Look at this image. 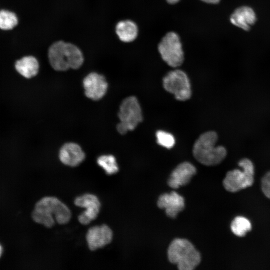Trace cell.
<instances>
[{
    "label": "cell",
    "instance_id": "obj_1",
    "mask_svg": "<svg viewBox=\"0 0 270 270\" xmlns=\"http://www.w3.org/2000/svg\"><path fill=\"white\" fill-rule=\"evenodd\" d=\"M32 217L36 222L50 228L55 222L60 224L68 223L71 212L68 208L56 198L46 196L36 204Z\"/></svg>",
    "mask_w": 270,
    "mask_h": 270
},
{
    "label": "cell",
    "instance_id": "obj_2",
    "mask_svg": "<svg viewBox=\"0 0 270 270\" xmlns=\"http://www.w3.org/2000/svg\"><path fill=\"white\" fill-rule=\"evenodd\" d=\"M48 57L52 68L58 71L77 69L84 62L80 49L72 44L63 41L56 42L50 46Z\"/></svg>",
    "mask_w": 270,
    "mask_h": 270
},
{
    "label": "cell",
    "instance_id": "obj_3",
    "mask_svg": "<svg viewBox=\"0 0 270 270\" xmlns=\"http://www.w3.org/2000/svg\"><path fill=\"white\" fill-rule=\"evenodd\" d=\"M216 133L209 131L202 134L193 146V155L200 163L206 166H214L221 162L226 156L222 146H216Z\"/></svg>",
    "mask_w": 270,
    "mask_h": 270
},
{
    "label": "cell",
    "instance_id": "obj_4",
    "mask_svg": "<svg viewBox=\"0 0 270 270\" xmlns=\"http://www.w3.org/2000/svg\"><path fill=\"white\" fill-rule=\"evenodd\" d=\"M168 257L180 270H192L201 260L200 252L184 238H176L171 242L168 249Z\"/></svg>",
    "mask_w": 270,
    "mask_h": 270
},
{
    "label": "cell",
    "instance_id": "obj_5",
    "mask_svg": "<svg viewBox=\"0 0 270 270\" xmlns=\"http://www.w3.org/2000/svg\"><path fill=\"white\" fill-rule=\"evenodd\" d=\"M242 170L228 171L223 180L224 188L231 192H236L252 186L254 182V169L252 161L244 158L238 163Z\"/></svg>",
    "mask_w": 270,
    "mask_h": 270
},
{
    "label": "cell",
    "instance_id": "obj_6",
    "mask_svg": "<svg viewBox=\"0 0 270 270\" xmlns=\"http://www.w3.org/2000/svg\"><path fill=\"white\" fill-rule=\"evenodd\" d=\"M118 116L120 122L116 128L122 134L134 130L142 120V110L135 96H130L123 100L120 106Z\"/></svg>",
    "mask_w": 270,
    "mask_h": 270
},
{
    "label": "cell",
    "instance_id": "obj_7",
    "mask_svg": "<svg viewBox=\"0 0 270 270\" xmlns=\"http://www.w3.org/2000/svg\"><path fill=\"white\" fill-rule=\"evenodd\" d=\"M158 51L169 66H180L184 60V53L179 36L174 32L166 33L158 44Z\"/></svg>",
    "mask_w": 270,
    "mask_h": 270
},
{
    "label": "cell",
    "instance_id": "obj_8",
    "mask_svg": "<svg viewBox=\"0 0 270 270\" xmlns=\"http://www.w3.org/2000/svg\"><path fill=\"white\" fill-rule=\"evenodd\" d=\"M163 86L168 92L174 95L179 100H186L190 98L192 91L187 74L180 70L169 72L163 78Z\"/></svg>",
    "mask_w": 270,
    "mask_h": 270
},
{
    "label": "cell",
    "instance_id": "obj_9",
    "mask_svg": "<svg viewBox=\"0 0 270 270\" xmlns=\"http://www.w3.org/2000/svg\"><path fill=\"white\" fill-rule=\"evenodd\" d=\"M76 206L86 208L78 216V221L86 225L96 218L100 212V203L98 198L92 194H86L77 197L74 201Z\"/></svg>",
    "mask_w": 270,
    "mask_h": 270
},
{
    "label": "cell",
    "instance_id": "obj_10",
    "mask_svg": "<svg viewBox=\"0 0 270 270\" xmlns=\"http://www.w3.org/2000/svg\"><path fill=\"white\" fill-rule=\"evenodd\" d=\"M83 86L86 96L90 99L97 100L104 96L108 85L104 76L93 72L84 78Z\"/></svg>",
    "mask_w": 270,
    "mask_h": 270
},
{
    "label": "cell",
    "instance_id": "obj_11",
    "mask_svg": "<svg viewBox=\"0 0 270 270\" xmlns=\"http://www.w3.org/2000/svg\"><path fill=\"white\" fill-rule=\"evenodd\" d=\"M112 236L110 228L106 224H102L90 228L86 234V240L90 250H96L110 243Z\"/></svg>",
    "mask_w": 270,
    "mask_h": 270
},
{
    "label": "cell",
    "instance_id": "obj_12",
    "mask_svg": "<svg viewBox=\"0 0 270 270\" xmlns=\"http://www.w3.org/2000/svg\"><path fill=\"white\" fill-rule=\"evenodd\" d=\"M157 204L158 207L164 208L166 214L171 218H176L185 206L184 198L174 191L161 194Z\"/></svg>",
    "mask_w": 270,
    "mask_h": 270
},
{
    "label": "cell",
    "instance_id": "obj_13",
    "mask_svg": "<svg viewBox=\"0 0 270 270\" xmlns=\"http://www.w3.org/2000/svg\"><path fill=\"white\" fill-rule=\"evenodd\" d=\"M195 166L190 162H184L179 164L172 172L168 180V185L172 188H178L188 184L196 174Z\"/></svg>",
    "mask_w": 270,
    "mask_h": 270
},
{
    "label": "cell",
    "instance_id": "obj_14",
    "mask_svg": "<svg viewBox=\"0 0 270 270\" xmlns=\"http://www.w3.org/2000/svg\"><path fill=\"white\" fill-rule=\"evenodd\" d=\"M230 22L234 26L248 31L254 24L256 16L254 10L248 6L236 8L230 16Z\"/></svg>",
    "mask_w": 270,
    "mask_h": 270
},
{
    "label": "cell",
    "instance_id": "obj_15",
    "mask_svg": "<svg viewBox=\"0 0 270 270\" xmlns=\"http://www.w3.org/2000/svg\"><path fill=\"white\" fill-rule=\"evenodd\" d=\"M59 158L65 165L76 166L84 160L85 154L79 145L74 142H68L61 148Z\"/></svg>",
    "mask_w": 270,
    "mask_h": 270
},
{
    "label": "cell",
    "instance_id": "obj_16",
    "mask_svg": "<svg viewBox=\"0 0 270 270\" xmlns=\"http://www.w3.org/2000/svg\"><path fill=\"white\" fill-rule=\"evenodd\" d=\"M38 60L32 56H25L17 60L14 64L16 71L26 78L35 76L39 70Z\"/></svg>",
    "mask_w": 270,
    "mask_h": 270
},
{
    "label": "cell",
    "instance_id": "obj_17",
    "mask_svg": "<svg viewBox=\"0 0 270 270\" xmlns=\"http://www.w3.org/2000/svg\"><path fill=\"white\" fill-rule=\"evenodd\" d=\"M138 27L136 24L130 20L118 22L116 26V32L119 39L124 42L134 41L138 35Z\"/></svg>",
    "mask_w": 270,
    "mask_h": 270
},
{
    "label": "cell",
    "instance_id": "obj_18",
    "mask_svg": "<svg viewBox=\"0 0 270 270\" xmlns=\"http://www.w3.org/2000/svg\"><path fill=\"white\" fill-rule=\"evenodd\" d=\"M18 24L17 14L7 9L0 10V30L8 31L14 29Z\"/></svg>",
    "mask_w": 270,
    "mask_h": 270
},
{
    "label": "cell",
    "instance_id": "obj_19",
    "mask_svg": "<svg viewBox=\"0 0 270 270\" xmlns=\"http://www.w3.org/2000/svg\"><path fill=\"white\" fill-rule=\"evenodd\" d=\"M232 232L239 237L244 236L252 229L250 221L246 218L238 216L234 218L230 224Z\"/></svg>",
    "mask_w": 270,
    "mask_h": 270
},
{
    "label": "cell",
    "instance_id": "obj_20",
    "mask_svg": "<svg viewBox=\"0 0 270 270\" xmlns=\"http://www.w3.org/2000/svg\"><path fill=\"white\" fill-rule=\"evenodd\" d=\"M97 162L107 174H113L118 171L116 160L112 155H102L98 158Z\"/></svg>",
    "mask_w": 270,
    "mask_h": 270
},
{
    "label": "cell",
    "instance_id": "obj_21",
    "mask_svg": "<svg viewBox=\"0 0 270 270\" xmlns=\"http://www.w3.org/2000/svg\"><path fill=\"white\" fill-rule=\"evenodd\" d=\"M156 138L158 144L166 148H171L174 145V138L169 132L158 130L156 132Z\"/></svg>",
    "mask_w": 270,
    "mask_h": 270
},
{
    "label": "cell",
    "instance_id": "obj_22",
    "mask_svg": "<svg viewBox=\"0 0 270 270\" xmlns=\"http://www.w3.org/2000/svg\"><path fill=\"white\" fill-rule=\"evenodd\" d=\"M261 188L265 196L270 199V171L267 172L262 178Z\"/></svg>",
    "mask_w": 270,
    "mask_h": 270
},
{
    "label": "cell",
    "instance_id": "obj_23",
    "mask_svg": "<svg viewBox=\"0 0 270 270\" xmlns=\"http://www.w3.org/2000/svg\"><path fill=\"white\" fill-rule=\"evenodd\" d=\"M201 1L208 4H217L220 2V0H200Z\"/></svg>",
    "mask_w": 270,
    "mask_h": 270
},
{
    "label": "cell",
    "instance_id": "obj_24",
    "mask_svg": "<svg viewBox=\"0 0 270 270\" xmlns=\"http://www.w3.org/2000/svg\"><path fill=\"white\" fill-rule=\"evenodd\" d=\"M180 0H166L168 3L170 4H174L178 3Z\"/></svg>",
    "mask_w": 270,
    "mask_h": 270
},
{
    "label": "cell",
    "instance_id": "obj_25",
    "mask_svg": "<svg viewBox=\"0 0 270 270\" xmlns=\"http://www.w3.org/2000/svg\"><path fill=\"white\" fill-rule=\"evenodd\" d=\"M2 252H3L2 246L1 245V244H0V257L2 256Z\"/></svg>",
    "mask_w": 270,
    "mask_h": 270
}]
</instances>
